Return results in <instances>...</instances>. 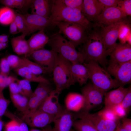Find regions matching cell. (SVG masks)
I'll use <instances>...</instances> for the list:
<instances>
[{
    "label": "cell",
    "mask_w": 131,
    "mask_h": 131,
    "mask_svg": "<svg viewBox=\"0 0 131 131\" xmlns=\"http://www.w3.org/2000/svg\"><path fill=\"white\" fill-rule=\"evenodd\" d=\"M80 46L78 51L82 55L84 63L95 61L106 69L108 63L107 58L109 53L104 46L98 25L94 24L86 40Z\"/></svg>",
    "instance_id": "obj_1"
},
{
    "label": "cell",
    "mask_w": 131,
    "mask_h": 131,
    "mask_svg": "<svg viewBox=\"0 0 131 131\" xmlns=\"http://www.w3.org/2000/svg\"><path fill=\"white\" fill-rule=\"evenodd\" d=\"M52 1L49 19L55 25L57 23L67 22L81 25L90 30L92 28L94 24L88 20L80 10L67 6L60 0Z\"/></svg>",
    "instance_id": "obj_2"
},
{
    "label": "cell",
    "mask_w": 131,
    "mask_h": 131,
    "mask_svg": "<svg viewBox=\"0 0 131 131\" xmlns=\"http://www.w3.org/2000/svg\"><path fill=\"white\" fill-rule=\"evenodd\" d=\"M89 74V79L96 88L105 93L109 90L123 86L97 62L90 61L84 63Z\"/></svg>",
    "instance_id": "obj_3"
},
{
    "label": "cell",
    "mask_w": 131,
    "mask_h": 131,
    "mask_svg": "<svg viewBox=\"0 0 131 131\" xmlns=\"http://www.w3.org/2000/svg\"><path fill=\"white\" fill-rule=\"evenodd\" d=\"M71 63L57 54L52 72L55 91L59 94L76 83L70 69Z\"/></svg>",
    "instance_id": "obj_4"
},
{
    "label": "cell",
    "mask_w": 131,
    "mask_h": 131,
    "mask_svg": "<svg viewBox=\"0 0 131 131\" xmlns=\"http://www.w3.org/2000/svg\"><path fill=\"white\" fill-rule=\"evenodd\" d=\"M47 44L55 51L64 58L71 63L83 64V57L75 47L61 34L56 33L50 36Z\"/></svg>",
    "instance_id": "obj_5"
},
{
    "label": "cell",
    "mask_w": 131,
    "mask_h": 131,
    "mask_svg": "<svg viewBox=\"0 0 131 131\" xmlns=\"http://www.w3.org/2000/svg\"><path fill=\"white\" fill-rule=\"evenodd\" d=\"M55 25L59 28L57 33L64 35L75 48L85 41L92 29L90 30L81 25L69 22H60Z\"/></svg>",
    "instance_id": "obj_6"
},
{
    "label": "cell",
    "mask_w": 131,
    "mask_h": 131,
    "mask_svg": "<svg viewBox=\"0 0 131 131\" xmlns=\"http://www.w3.org/2000/svg\"><path fill=\"white\" fill-rule=\"evenodd\" d=\"M82 94L84 99L83 107L81 111L89 112L102 102L105 93L89 83L81 89Z\"/></svg>",
    "instance_id": "obj_7"
},
{
    "label": "cell",
    "mask_w": 131,
    "mask_h": 131,
    "mask_svg": "<svg viewBox=\"0 0 131 131\" xmlns=\"http://www.w3.org/2000/svg\"><path fill=\"white\" fill-rule=\"evenodd\" d=\"M130 23L127 18L107 26H99L102 41L106 50L109 53L116 43L120 29L124 24Z\"/></svg>",
    "instance_id": "obj_8"
},
{
    "label": "cell",
    "mask_w": 131,
    "mask_h": 131,
    "mask_svg": "<svg viewBox=\"0 0 131 131\" xmlns=\"http://www.w3.org/2000/svg\"><path fill=\"white\" fill-rule=\"evenodd\" d=\"M123 86L131 82V61L116 63L108 61L105 69Z\"/></svg>",
    "instance_id": "obj_9"
},
{
    "label": "cell",
    "mask_w": 131,
    "mask_h": 131,
    "mask_svg": "<svg viewBox=\"0 0 131 131\" xmlns=\"http://www.w3.org/2000/svg\"><path fill=\"white\" fill-rule=\"evenodd\" d=\"M74 113L76 119L84 118L90 121L98 131H115L119 122L106 120L98 113H91L82 111Z\"/></svg>",
    "instance_id": "obj_10"
},
{
    "label": "cell",
    "mask_w": 131,
    "mask_h": 131,
    "mask_svg": "<svg viewBox=\"0 0 131 131\" xmlns=\"http://www.w3.org/2000/svg\"><path fill=\"white\" fill-rule=\"evenodd\" d=\"M57 53L52 50L42 49L33 51L26 56L42 67L47 73L52 72Z\"/></svg>",
    "instance_id": "obj_11"
},
{
    "label": "cell",
    "mask_w": 131,
    "mask_h": 131,
    "mask_svg": "<svg viewBox=\"0 0 131 131\" xmlns=\"http://www.w3.org/2000/svg\"><path fill=\"white\" fill-rule=\"evenodd\" d=\"M55 117L37 109L30 113L23 115L21 118L31 127L44 128L53 123Z\"/></svg>",
    "instance_id": "obj_12"
},
{
    "label": "cell",
    "mask_w": 131,
    "mask_h": 131,
    "mask_svg": "<svg viewBox=\"0 0 131 131\" xmlns=\"http://www.w3.org/2000/svg\"><path fill=\"white\" fill-rule=\"evenodd\" d=\"M127 18V16L119 7H105L96 24L101 26H107Z\"/></svg>",
    "instance_id": "obj_13"
},
{
    "label": "cell",
    "mask_w": 131,
    "mask_h": 131,
    "mask_svg": "<svg viewBox=\"0 0 131 131\" xmlns=\"http://www.w3.org/2000/svg\"><path fill=\"white\" fill-rule=\"evenodd\" d=\"M76 120L74 113L64 108L58 115L55 116L53 131H71L74 122Z\"/></svg>",
    "instance_id": "obj_14"
},
{
    "label": "cell",
    "mask_w": 131,
    "mask_h": 131,
    "mask_svg": "<svg viewBox=\"0 0 131 131\" xmlns=\"http://www.w3.org/2000/svg\"><path fill=\"white\" fill-rule=\"evenodd\" d=\"M105 8L98 0H83L81 11L88 20L96 24Z\"/></svg>",
    "instance_id": "obj_15"
},
{
    "label": "cell",
    "mask_w": 131,
    "mask_h": 131,
    "mask_svg": "<svg viewBox=\"0 0 131 131\" xmlns=\"http://www.w3.org/2000/svg\"><path fill=\"white\" fill-rule=\"evenodd\" d=\"M109 61L122 63L131 61V46L127 43H116L110 51Z\"/></svg>",
    "instance_id": "obj_16"
},
{
    "label": "cell",
    "mask_w": 131,
    "mask_h": 131,
    "mask_svg": "<svg viewBox=\"0 0 131 131\" xmlns=\"http://www.w3.org/2000/svg\"><path fill=\"white\" fill-rule=\"evenodd\" d=\"M59 95L55 92L54 89L41 103L37 109L56 116L64 108L59 102Z\"/></svg>",
    "instance_id": "obj_17"
},
{
    "label": "cell",
    "mask_w": 131,
    "mask_h": 131,
    "mask_svg": "<svg viewBox=\"0 0 131 131\" xmlns=\"http://www.w3.org/2000/svg\"><path fill=\"white\" fill-rule=\"evenodd\" d=\"M22 15L34 32L37 30H45L49 27L56 25L49 19L36 14H26Z\"/></svg>",
    "instance_id": "obj_18"
},
{
    "label": "cell",
    "mask_w": 131,
    "mask_h": 131,
    "mask_svg": "<svg viewBox=\"0 0 131 131\" xmlns=\"http://www.w3.org/2000/svg\"><path fill=\"white\" fill-rule=\"evenodd\" d=\"M131 87L120 86L116 89L105 93L104 96L105 107L110 108L120 104Z\"/></svg>",
    "instance_id": "obj_19"
},
{
    "label": "cell",
    "mask_w": 131,
    "mask_h": 131,
    "mask_svg": "<svg viewBox=\"0 0 131 131\" xmlns=\"http://www.w3.org/2000/svg\"><path fill=\"white\" fill-rule=\"evenodd\" d=\"M70 69L76 83L81 86L86 83L89 76L87 69L83 64L71 63Z\"/></svg>",
    "instance_id": "obj_20"
},
{
    "label": "cell",
    "mask_w": 131,
    "mask_h": 131,
    "mask_svg": "<svg viewBox=\"0 0 131 131\" xmlns=\"http://www.w3.org/2000/svg\"><path fill=\"white\" fill-rule=\"evenodd\" d=\"M49 39V37L45 34L44 29L39 31L38 32L33 35L27 40L29 49V53L43 49L47 44Z\"/></svg>",
    "instance_id": "obj_21"
},
{
    "label": "cell",
    "mask_w": 131,
    "mask_h": 131,
    "mask_svg": "<svg viewBox=\"0 0 131 131\" xmlns=\"http://www.w3.org/2000/svg\"><path fill=\"white\" fill-rule=\"evenodd\" d=\"M50 1L48 0H33L31 6L32 14L49 19L51 7Z\"/></svg>",
    "instance_id": "obj_22"
},
{
    "label": "cell",
    "mask_w": 131,
    "mask_h": 131,
    "mask_svg": "<svg viewBox=\"0 0 131 131\" xmlns=\"http://www.w3.org/2000/svg\"><path fill=\"white\" fill-rule=\"evenodd\" d=\"M26 36L22 34L11 39V42L13 50L18 55H25L26 56L30 53L27 41L25 39Z\"/></svg>",
    "instance_id": "obj_23"
},
{
    "label": "cell",
    "mask_w": 131,
    "mask_h": 131,
    "mask_svg": "<svg viewBox=\"0 0 131 131\" xmlns=\"http://www.w3.org/2000/svg\"><path fill=\"white\" fill-rule=\"evenodd\" d=\"M66 100V108L71 112H79L83 107L84 99L82 94L71 93L67 95Z\"/></svg>",
    "instance_id": "obj_24"
},
{
    "label": "cell",
    "mask_w": 131,
    "mask_h": 131,
    "mask_svg": "<svg viewBox=\"0 0 131 131\" xmlns=\"http://www.w3.org/2000/svg\"><path fill=\"white\" fill-rule=\"evenodd\" d=\"M54 90L50 86V84L39 83L32 96H36L42 102Z\"/></svg>",
    "instance_id": "obj_25"
},
{
    "label": "cell",
    "mask_w": 131,
    "mask_h": 131,
    "mask_svg": "<svg viewBox=\"0 0 131 131\" xmlns=\"http://www.w3.org/2000/svg\"><path fill=\"white\" fill-rule=\"evenodd\" d=\"M11 100L15 107L23 114L26 109L29 98L26 96L19 94L10 93Z\"/></svg>",
    "instance_id": "obj_26"
},
{
    "label": "cell",
    "mask_w": 131,
    "mask_h": 131,
    "mask_svg": "<svg viewBox=\"0 0 131 131\" xmlns=\"http://www.w3.org/2000/svg\"><path fill=\"white\" fill-rule=\"evenodd\" d=\"M16 13L11 8L4 6L0 8V23L9 25L14 20Z\"/></svg>",
    "instance_id": "obj_27"
},
{
    "label": "cell",
    "mask_w": 131,
    "mask_h": 131,
    "mask_svg": "<svg viewBox=\"0 0 131 131\" xmlns=\"http://www.w3.org/2000/svg\"><path fill=\"white\" fill-rule=\"evenodd\" d=\"M20 66H26L32 73L36 75H40L47 73L46 71L40 66L26 57L20 58Z\"/></svg>",
    "instance_id": "obj_28"
},
{
    "label": "cell",
    "mask_w": 131,
    "mask_h": 131,
    "mask_svg": "<svg viewBox=\"0 0 131 131\" xmlns=\"http://www.w3.org/2000/svg\"><path fill=\"white\" fill-rule=\"evenodd\" d=\"M73 127L77 131H98L90 121L84 118L75 120Z\"/></svg>",
    "instance_id": "obj_29"
},
{
    "label": "cell",
    "mask_w": 131,
    "mask_h": 131,
    "mask_svg": "<svg viewBox=\"0 0 131 131\" xmlns=\"http://www.w3.org/2000/svg\"><path fill=\"white\" fill-rule=\"evenodd\" d=\"M33 0H1L0 2L11 8H16L22 10L31 7Z\"/></svg>",
    "instance_id": "obj_30"
},
{
    "label": "cell",
    "mask_w": 131,
    "mask_h": 131,
    "mask_svg": "<svg viewBox=\"0 0 131 131\" xmlns=\"http://www.w3.org/2000/svg\"><path fill=\"white\" fill-rule=\"evenodd\" d=\"M14 20L19 33H22V34L26 36L34 33L28 24L22 14L16 13Z\"/></svg>",
    "instance_id": "obj_31"
},
{
    "label": "cell",
    "mask_w": 131,
    "mask_h": 131,
    "mask_svg": "<svg viewBox=\"0 0 131 131\" xmlns=\"http://www.w3.org/2000/svg\"><path fill=\"white\" fill-rule=\"evenodd\" d=\"M118 38L120 42L126 43L131 46V28L130 23L123 25L121 27L119 32Z\"/></svg>",
    "instance_id": "obj_32"
},
{
    "label": "cell",
    "mask_w": 131,
    "mask_h": 131,
    "mask_svg": "<svg viewBox=\"0 0 131 131\" xmlns=\"http://www.w3.org/2000/svg\"><path fill=\"white\" fill-rule=\"evenodd\" d=\"M42 102L37 97L32 96L29 98L26 109L23 115L29 114L36 110Z\"/></svg>",
    "instance_id": "obj_33"
},
{
    "label": "cell",
    "mask_w": 131,
    "mask_h": 131,
    "mask_svg": "<svg viewBox=\"0 0 131 131\" xmlns=\"http://www.w3.org/2000/svg\"><path fill=\"white\" fill-rule=\"evenodd\" d=\"M4 115L11 120L16 121L18 124L20 131H29L27 125L22 119L9 111L7 110Z\"/></svg>",
    "instance_id": "obj_34"
},
{
    "label": "cell",
    "mask_w": 131,
    "mask_h": 131,
    "mask_svg": "<svg viewBox=\"0 0 131 131\" xmlns=\"http://www.w3.org/2000/svg\"><path fill=\"white\" fill-rule=\"evenodd\" d=\"M98 113L103 118L108 120L117 122L119 119L111 108L105 107Z\"/></svg>",
    "instance_id": "obj_35"
},
{
    "label": "cell",
    "mask_w": 131,
    "mask_h": 131,
    "mask_svg": "<svg viewBox=\"0 0 131 131\" xmlns=\"http://www.w3.org/2000/svg\"><path fill=\"white\" fill-rule=\"evenodd\" d=\"M16 82L21 86L24 95L29 98L31 96L33 92L31 89L30 82L25 79L19 80L17 78Z\"/></svg>",
    "instance_id": "obj_36"
},
{
    "label": "cell",
    "mask_w": 131,
    "mask_h": 131,
    "mask_svg": "<svg viewBox=\"0 0 131 131\" xmlns=\"http://www.w3.org/2000/svg\"><path fill=\"white\" fill-rule=\"evenodd\" d=\"M24 78L30 82H33L40 83H44L50 84L49 81L42 76L34 74L32 72H30L27 74Z\"/></svg>",
    "instance_id": "obj_37"
},
{
    "label": "cell",
    "mask_w": 131,
    "mask_h": 131,
    "mask_svg": "<svg viewBox=\"0 0 131 131\" xmlns=\"http://www.w3.org/2000/svg\"><path fill=\"white\" fill-rule=\"evenodd\" d=\"M117 7L120 8L127 16H131V0H120Z\"/></svg>",
    "instance_id": "obj_38"
},
{
    "label": "cell",
    "mask_w": 131,
    "mask_h": 131,
    "mask_svg": "<svg viewBox=\"0 0 131 131\" xmlns=\"http://www.w3.org/2000/svg\"><path fill=\"white\" fill-rule=\"evenodd\" d=\"M10 102V100L5 97L3 92L0 93V119L4 115Z\"/></svg>",
    "instance_id": "obj_39"
},
{
    "label": "cell",
    "mask_w": 131,
    "mask_h": 131,
    "mask_svg": "<svg viewBox=\"0 0 131 131\" xmlns=\"http://www.w3.org/2000/svg\"><path fill=\"white\" fill-rule=\"evenodd\" d=\"M10 68L6 57L1 58L0 60V73L4 77L8 76Z\"/></svg>",
    "instance_id": "obj_40"
},
{
    "label": "cell",
    "mask_w": 131,
    "mask_h": 131,
    "mask_svg": "<svg viewBox=\"0 0 131 131\" xmlns=\"http://www.w3.org/2000/svg\"><path fill=\"white\" fill-rule=\"evenodd\" d=\"M60 0L68 7L78 9L81 11L83 2V0Z\"/></svg>",
    "instance_id": "obj_41"
},
{
    "label": "cell",
    "mask_w": 131,
    "mask_h": 131,
    "mask_svg": "<svg viewBox=\"0 0 131 131\" xmlns=\"http://www.w3.org/2000/svg\"><path fill=\"white\" fill-rule=\"evenodd\" d=\"M6 58L10 68L14 69L19 66L20 58L18 56L10 55Z\"/></svg>",
    "instance_id": "obj_42"
},
{
    "label": "cell",
    "mask_w": 131,
    "mask_h": 131,
    "mask_svg": "<svg viewBox=\"0 0 131 131\" xmlns=\"http://www.w3.org/2000/svg\"><path fill=\"white\" fill-rule=\"evenodd\" d=\"M120 104L125 109L127 113L131 106V87L126 95Z\"/></svg>",
    "instance_id": "obj_43"
},
{
    "label": "cell",
    "mask_w": 131,
    "mask_h": 131,
    "mask_svg": "<svg viewBox=\"0 0 131 131\" xmlns=\"http://www.w3.org/2000/svg\"><path fill=\"white\" fill-rule=\"evenodd\" d=\"M8 86L10 93L14 94H19L25 96L21 86L16 82L11 83Z\"/></svg>",
    "instance_id": "obj_44"
},
{
    "label": "cell",
    "mask_w": 131,
    "mask_h": 131,
    "mask_svg": "<svg viewBox=\"0 0 131 131\" xmlns=\"http://www.w3.org/2000/svg\"><path fill=\"white\" fill-rule=\"evenodd\" d=\"M11 120L5 124L4 131H20L18 123L15 120Z\"/></svg>",
    "instance_id": "obj_45"
},
{
    "label": "cell",
    "mask_w": 131,
    "mask_h": 131,
    "mask_svg": "<svg viewBox=\"0 0 131 131\" xmlns=\"http://www.w3.org/2000/svg\"><path fill=\"white\" fill-rule=\"evenodd\" d=\"M110 108L119 118L124 117L127 113L126 110L120 104Z\"/></svg>",
    "instance_id": "obj_46"
},
{
    "label": "cell",
    "mask_w": 131,
    "mask_h": 131,
    "mask_svg": "<svg viewBox=\"0 0 131 131\" xmlns=\"http://www.w3.org/2000/svg\"><path fill=\"white\" fill-rule=\"evenodd\" d=\"M105 7H116L120 0H98Z\"/></svg>",
    "instance_id": "obj_47"
},
{
    "label": "cell",
    "mask_w": 131,
    "mask_h": 131,
    "mask_svg": "<svg viewBox=\"0 0 131 131\" xmlns=\"http://www.w3.org/2000/svg\"><path fill=\"white\" fill-rule=\"evenodd\" d=\"M8 76L4 77L0 73V93L3 92L4 89L9 84Z\"/></svg>",
    "instance_id": "obj_48"
},
{
    "label": "cell",
    "mask_w": 131,
    "mask_h": 131,
    "mask_svg": "<svg viewBox=\"0 0 131 131\" xmlns=\"http://www.w3.org/2000/svg\"><path fill=\"white\" fill-rule=\"evenodd\" d=\"M123 127L127 131H131V119L129 118L123 117L122 119L121 123Z\"/></svg>",
    "instance_id": "obj_49"
},
{
    "label": "cell",
    "mask_w": 131,
    "mask_h": 131,
    "mask_svg": "<svg viewBox=\"0 0 131 131\" xmlns=\"http://www.w3.org/2000/svg\"><path fill=\"white\" fill-rule=\"evenodd\" d=\"M9 32L12 35H15L19 33L15 20L10 24Z\"/></svg>",
    "instance_id": "obj_50"
},
{
    "label": "cell",
    "mask_w": 131,
    "mask_h": 131,
    "mask_svg": "<svg viewBox=\"0 0 131 131\" xmlns=\"http://www.w3.org/2000/svg\"><path fill=\"white\" fill-rule=\"evenodd\" d=\"M8 37L7 35L5 34L0 35V42L8 43Z\"/></svg>",
    "instance_id": "obj_51"
},
{
    "label": "cell",
    "mask_w": 131,
    "mask_h": 131,
    "mask_svg": "<svg viewBox=\"0 0 131 131\" xmlns=\"http://www.w3.org/2000/svg\"><path fill=\"white\" fill-rule=\"evenodd\" d=\"M115 131H127L122 126L121 123L118 122L116 129Z\"/></svg>",
    "instance_id": "obj_52"
},
{
    "label": "cell",
    "mask_w": 131,
    "mask_h": 131,
    "mask_svg": "<svg viewBox=\"0 0 131 131\" xmlns=\"http://www.w3.org/2000/svg\"><path fill=\"white\" fill-rule=\"evenodd\" d=\"M43 131H53L52 128L49 125L44 128Z\"/></svg>",
    "instance_id": "obj_53"
},
{
    "label": "cell",
    "mask_w": 131,
    "mask_h": 131,
    "mask_svg": "<svg viewBox=\"0 0 131 131\" xmlns=\"http://www.w3.org/2000/svg\"><path fill=\"white\" fill-rule=\"evenodd\" d=\"M4 125V122L2 119H0V131H2Z\"/></svg>",
    "instance_id": "obj_54"
},
{
    "label": "cell",
    "mask_w": 131,
    "mask_h": 131,
    "mask_svg": "<svg viewBox=\"0 0 131 131\" xmlns=\"http://www.w3.org/2000/svg\"><path fill=\"white\" fill-rule=\"evenodd\" d=\"M29 131H43L42 130H41L36 129L33 128L31 129Z\"/></svg>",
    "instance_id": "obj_55"
},
{
    "label": "cell",
    "mask_w": 131,
    "mask_h": 131,
    "mask_svg": "<svg viewBox=\"0 0 131 131\" xmlns=\"http://www.w3.org/2000/svg\"><path fill=\"white\" fill-rule=\"evenodd\" d=\"M4 49V48L2 45V42H0V50Z\"/></svg>",
    "instance_id": "obj_56"
},
{
    "label": "cell",
    "mask_w": 131,
    "mask_h": 131,
    "mask_svg": "<svg viewBox=\"0 0 131 131\" xmlns=\"http://www.w3.org/2000/svg\"><path fill=\"white\" fill-rule=\"evenodd\" d=\"M71 131H74V130L72 129Z\"/></svg>",
    "instance_id": "obj_57"
}]
</instances>
